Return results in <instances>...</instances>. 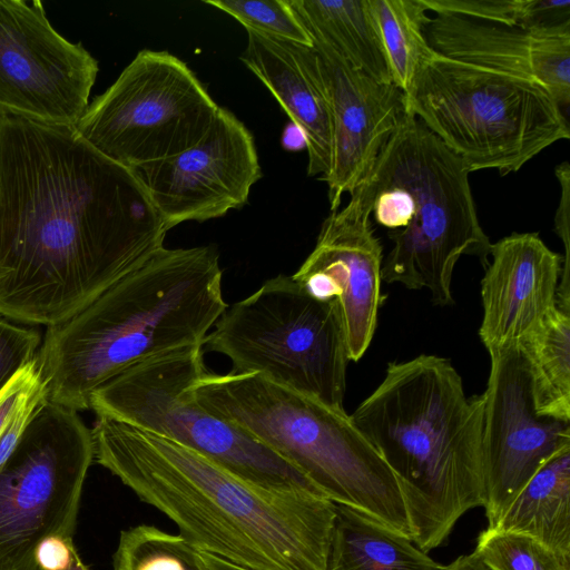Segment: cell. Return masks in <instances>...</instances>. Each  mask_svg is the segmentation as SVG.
Wrapping results in <instances>:
<instances>
[{"mask_svg":"<svg viewBox=\"0 0 570 570\" xmlns=\"http://www.w3.org/2000/svg\"><path fill=\"white\" fill-rule=\"evenodd\" d=\"M519 348L540 416L570 422V313L556 306Z\"/></svg>","mask_w":570,"mask_h":570,"instance_id":"obj_23","label":"cell"},{"mask_svg":"<svg viewBox=\"0 0 570 570\" xmlns=\"http://www.w3.org/2000/svg\"><path fill=\"white\" fill-rule=\"evenodd\" d=\"M218 107L183 60L144 49L89 102L75 129L102 155L137 169L197 144Z\"/></svg>","mask_w":570,"mask_h":570,"instance_id":"obj_11","label":"cell"},{"mask_svg":"<svg viewBox=\"0 0 570 570\" xmlns=\"http://www.w3.org/2000/svg\"><path fill=\"white\" fill-rule=\"evenodd\" d=\"M283 145L288 150L306 148V140L303 131L293 122H291L284 130Z\"/></svg>","mask_w":570,"mask_h":570,"instance_id":"obj_36","label":"cell"},{"mask_svg":"<svg viewBox=\"0 0 570 570\" xmlns=\"http://www.w3.org/2000/svg\"><path fill=\"white\" fill-rule=\"evenodd\" d=\"M331 119V212L368 176L381 150L407 114L405 95L355 69L325 43L312 39Z\"/></svg>","mask_w":570,"mask_h":570,"instance_id":"obj_16","label":"cell"},{"mask_svg":"<svg viewBox=\"0 0 570 570\" xmlns=\"http://www.w3.org/2000/svg\"><path fill=\"white\" fill-rule=\"evenodd\" d=\"M312 39L380 82H391L366 0H288Z\"/></svg>","mask_w":570,"mask_h":570,"instance_id":"obj_22","label":"cell"},{"mask_svg":"<svg viewBox=\"0 0 570 570\" xmlns=\"http://www.w3.org/2000/svg\"><path fill=\"white\" fill-rule=\"evenodd\" d=\"M47 399V389L43 381L20 404L7 428L0 434V468L9 459L19 443L24 429L39 403Z\"/></svg>","mask_w":570,"mask_h":570,"instance_id":"obj_33","label":"cell"},{"mask_svg":"<svg viewBox=\"0 0 570 570\" xmlns=\"http://www.w3.org/2000/svg\"><path fill=\"white\" fill-rule=\"evenodd\" d=\"M404 95L407 112L470 173L518 171L547 147L570 137L561 105L538 82L435 50Z\"/></svg>","mask_w":570,"mask_h":570,"instance_id":"obj_7","label":"cell"},{"mask_svg":"<svg viewBox=\"0 0 570 570\" xmlns=\"http://www.w3.org/2000/svg\"><path fill=\"white\" fill-rule=\"evenodd\" d=\"M205 372L203 344L168 351L95 390L89 409L176 441L257 487L322 494L277 453L195 400L190 386Z\"/></svg>","mask_w":570,"mask_h":570,"instance_id":"obj_9","label":"cell"},{"mask_svg":"<svg viewBox=\"0 0 570 570\" xmlns=\"http://www.w3.org/2000/svg\"><path fill=\"white\" fill-rule=\"evenodd\" d=\"M114 570H207L199 551L180 534L140 524L121 531Z\"/></svg>","mask_w":570,"mask_h":570,"instance_id":"obj_25","label":"cell"},{"mask_svg":"<svg viewBox=\"0 0 570 570\" xmlns=\"http://www.w3.org/2000/svg\"><path fill=\"white\" fill-rule=\"evenodd\" d=\"M169 230L242 208L262 168L253 135L218 107L204 137L188 149L136 169Z\"/></svg>","mask_w":570,"mask_h":570,"instance_id":"obj_14","label":"cell"},{"mask_svg":"<svg viewBox=\"0 0 570 570\" xmlns=\"http://www.w3.org/2000/svg\"><path fill=\"white\" fill-rule=\"evenodd\" d=\"M33 570H88L79 557L72 538H55L40 549Z\"/></svg>","mask_w":570,"mask_h":570,"instance_id":"obj_34","label":"cell"},{"mask_svg":"<svg viewBox=\"0 0 570 570\" xmlns=\"http://www.w3.org/2000/svg\"><path fill=\"white\" fill-rule=\"evenodd\" d=\"M199 554L207 570H248L210 553L199 551Z\"/></svg>","mask_w":570,"mask_h":570,"instance_id":"obj_37","label":"cell"},{"mask_svg":"<svg viewBox=\"0 0 570 570\" xmlns=\"http://www.w3.org/2000/svg\"><path fill=\"white\" fill-rule=\"evenodd\" d=\"M37 357L24 366L0 392V434L9 424L20 404L41 383Z\"/></svg>","mask_w":570,"mask_h":570,"instance_id":"obj_32","label":"cell"},{"mask_svg":"<svg viewBox=\"0 0 570 570\" xmlns=\"http://www.w3.org/2000/svg\"><path fill=\"white\" fill-rule=\"evenodd\" d=\"M474 552L492 570H570V554L520 534L483 530Z\"/></svg>","mask_w":570,"mask_h":570,"instance_id":"obj_26","label":"cell"},{"mask_svg":"<svg viewBox=\"0 0 570 570\" xmlns=\"http://www.w3.org/2000/svg\"><path fill=\"white\" fill-rule=\"evenodd\" d=\"M98 71L81 43L52 27L40 0H0V110L75 127Z\"/></svg>","mask_w":570,"mask_h":570,"instance_id":"obj_12","label":"cell"},{"mask_svg":"<svg viewBox=\"0 0 570 570\" xmlns=\"http://www.w3.org/2000/svg\"><path fill=\"white\" fill-rule=\"evenodd\" d=\"M204 3L232 16L246 30L295 43L313 45L288 0H205Z\"/></svg>","mask_w":570,"mask_h":570,"instance_id":"obj_27","label":"cell"},{"mask_svg":"<svg viewBox=\"0 0 570 570\" xmlns=\"http://www.w3.org/2000/svg\"><path fill=\"white\" fill-rule=\"evenodd\" d=\"M483 392V484L489 529L495 527L534 473L570 444V426L540 416L519 347L490 356Z\"/></svg>","mask_w":570,"mask_h":570,"instance_id":"obj_13","label":"cell"},{"mask_svg":"<svg viewBox=\"0 0 570 570\" xmlns=\"http://www.w3.org/2000/svg\"><path fill=\"white\" fill-rule=\"evenodd\" d=\"M449 570H492L474 551L458 557L448 564Z\"/></svg>","mask_w":570,"mask_h":570,"instance_id":"obj_35","label":"cell"},{"mask_svg":"<svg viewBox=\"0 0 570 570\" xmlns=\"http://www.w3.org/2000/svg\"><path fill=\"white\" fill-rule=\"evenodd\" d=\"M350 416L392 470L422 551L440 547L464 513L483 507V396H466L448 358L389 363Z\"/></svg>","mask_w":570,"mask_h":570,"instance_id":"obj_4","label":"cell"},{"mask_svg":"<svg viewBox=\"0 0 570 570\" xmlns=\"http://www.w3.org/2000/svg\"><path fill=\"white\" fill-rule=\"evenodd\" d=\"M366 6L391 82L405 94L422 62L434 52L424 33L431 17L422 0H366Z\"/></svg>","mask_w":570,"mask_h":570,"instance_id":"obj_24","label":"cell"},{"mask_svg":"<svg viewBox=\"0 0 570 570\" xmlns=\"http://www.w3.org/2000/svg\"><path fill=\"white\" fill-rule=\"evenodd\" d=\"M570 26V0H522L518 26L549 30Z\"/></svg>","mask_w":570,"mask_h":570,"instance_id":"obj_31","label":"cell"},{"mask_svg":"<svg viewBox=\"0 0 570 570\" xmlns=\"http://www.w3.org/2000/svg\"><path fill=\"white\" fill-rule=\"evenodd\" d=\"M40 332L11 323L0 314V392L38 354Z\"/></svg>","mask_w":570,"mask_h":570,"instance_id":"obj_28","label":"cell"},{"mask_svg":"<svg viewBox=\"0 0 570 570\" xmlns=\"http://www.w3.org/2000/svg\"><path fill=\"white\" fill-rule=\"evenodd\" d=\"M92 460L78 412L42 400L0 468V570H33L46 542L72 538Z\"/></svg>","mask_w":570,"mask_h":570,"instance_id":"obj_10","label":"cell"},{"mask_svg":"<svg viewBox=\"0 0 570 570\" xmlns=\"http://www.w3.org/2000/svg\"><path fill=\"white\" fill-rule=\"evenodd\" d=\"M247 31L243 63L266 86L304 134L307 175L323 178L331 164V119L312 46Z\"/></svg>","mask_w":570,"mask_h":570,"instance_id":"obj_19","label":"cell"},{"mask_svg":"<svg viewBox=\"0 0 570 570\" xmlns=\"http://www.w3.org/2000/svg\"><path fill=\"white\" fill-rule=\"evenodd\" d=\"M212 246L155 252L70 318L48 326L37 354L47 399L75 411L131 366L203 344L227 308Z\"/></svg>","mask_w":570,"mask_h":570,"instance_id":"obj_3","label":"cell"},{"mask_svg":"<svg viewBox=\"0 0 570 570\" xmlns=\"http://www.w3.org/2000/svg\"><path fill=\"white\" fill-rule=\"evenodd\" d=\"M326 570H449L375 519L335 504Z\"/></svg>","mask_w":570,"mask_h":570,"instance_id":"obj_21","label":"cell"},{"mask_svg":"<svg viewBox=\"0 0 570 570\" xmlns=\"http://www.w3.org/2000/svg\"><path fill=\"white\" fill-rule=\"evenodd\" d=\"M556 177L561 187V197L554 216V230L563 243L564 255L561 277L557 291V305L570 313V166L563 161L556 167Z\"/></svg>","mask_w":570,"mask_h":570,"instance_id":"obj_30","label":"cell"},{"mask_svg":"<svg viewBox=\"0 0 570 570\" xmlns=\"http://www.w3.org/2000/svg\"><path fill=\"white\" fill-rule=\"evenodd\" d=\"M203 348L227 356L233 373L259 374L344 409L350 358L338 301L315 298L293 276L271 278L227 306Z\"/></svg>","mask_w":570,"mask_h":570,"instance_id":"obj_8","label":"cell"},{"mask_svg":"<svg viewBox=\"0 0 570 570\" xmlns=\"http://www.w3.org/2000/svg\"><path fill=\"white\" fill-rule=\"evenodd\" d=\"M490 256L479 335L492 356L519 347L557 306L563 257L538 233H512L491 244Z\"/></svg>","mask_w":570,"mask_h":570,"instance_id":"obj_17","label":"cell"},{"mask_svg":"<svg viewBox=\"0 0 570 570\" xmlns=\"http://www.w3.org/2000/svg\"><path fill=\"white\" fill-rule=\"evenodd\" d=\"M190 391L202 406L277 453L328 500L411 539L392 470L344 409L259 374L205 372Z\"/></svg>","mask_w":570,"mask_h":570,"instance_id":"obj_6","label":"cell"},{"mask_svg":"<svg viewBox=\"0 0 570 570\" xmlns=\"http://www.w3.org/2000/svg\"><path fill=\"white\" fill-rule=\"evenodd\" d=\"M491 529L570 554V444L534 473Z\"/></svg>","mask_w":570,"mask_h":570,"instance_id":"obj_20","label":"cell"},{"mask_svg":"<svg viewBox=\"0 0 570 570\" xmlns=\"http://www.w3.org/2000/svg\"><path fill=\"white\" fill-rule=\"evenodd\" d=\"M439 53L532 80L567 108L570 101V26L539 30L451 14H436L424 29Z\"/></svg>","mask_w":570,"mask_h":570,"instance_id":"obj_18","label":"cell"},{"mask_svg":"<svg viewBox=\"0 0 570 570\" xmlns=\"http://www.w3.org/2000/svg\"><path fill=\"white\" fill-rule=\"evenodd\" d=\"M428 11L517 27L522 0H422Z\"/></svg>","mask_w":570,"mask_h":570,"instance_id":"obj_29","label":"cell"},{"mask_svg":"<svg viewBox=\"0 0 570 570\" xmlns=\"http://www.w3.org/2000/svg\"><path fill=\"white\" fill-rule=\"evenodd\" d=\"M350 196L323 222L314 249L293 278L317 299L338 301L348 358L357 362L376 330L383 249L371 223L373 202L360 186Z\"/></svg>","mask_w":570,"mask_h":570,"instance_id":"obj_15","label":"cell"},{"mask_svg":"<svg viewBox=\"0 0 570 570\" xmlns=\"http://www.w3.org/2000/svg\"><path fill=\"white\" fill-rule=\"evenodd\" d=\"M94 460L200 552L248 570H326L335 503L252 484L163 435L98 416Z\"/></svg>","mask_w":570,"mask_h":570,"instance_id":"obj_2","label":"cell"},{"mask_svg":"<svg viewBox=\"0 0 570 570\" xmlns=\"http://www.w3.org/2000/svg\"><path fill=\"white\" fill-rule=\"evenodd\" d=\"M464 163L421 120L406 114L360 184L393 247L382 281L428 289L433 304L453 305V271L462 255L485 268L491 242L479 222Z\"/></svg>","mask_w":570,"mask_h":570,"instance_id":"obj_5","label":"cell"},{"mask_svg":"<svg viewBox=\"0 0 570 570\" xmlns=\"http://www.w3.org/2000/svg\"><path fill=\"white\" fill-rule=\"evenodd\" d=\"M136 169L72 126L0 110V314L48 326L85 308L164 247Z\"/></svg>","mask_w":570,"mask_h":570,"instance_id":"obj_1","label":"cell"}]
</instances>
